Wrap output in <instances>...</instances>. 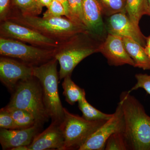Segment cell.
Instances as JSON below:
<instances>
[{
	"label": "cell",
	"instance_id": "cell-1",
	"mask_svg": "<svg viewBox=\"0 0 150 150\" xmlns=\"http://www.w3.org/2000/svg\"><path fill=\"white\" fill-rule=\"evenodd\" d=\"M119 102L124 115L123 134L127 149L150 150V116L129 91L121 93Z\"/></svg>",
	"mask_w": 150,
	"mask_h": 150
},
{
	"label": "cell",
	"instance_id": "cell-2",
	"mask_svg": "<svg viewBox=\"0 0 150 150\" xmlns=\"http://www.w3.org/2000/svg\"><path fill=\"white\" fill-rule=\"evenodd\" d=\"M6 20L29 28L59 43L79 33H89L84 26L62 17L43 18L24 16L11 9Z\"/></svg>",
	"mask_w": 150,
	"mask_h": 150
},
{
	"label": "cell",
	"instance_id": "cell-3",
	"mask_svg": "<svg viewBox=\"0 0 150 150\" xmlns=\"http://www.w3.org/2000/svg\"><path fill=\"white\" fill-rule=\"evenodd\" d=\"M12 93L7 106L26 110L33 115L36 123L40 126L49 121L50 117L44 103L42 88L37 78L33 76L21 81Z\"/></svg>",
	"mask_w": 150,
	"mask_h": 150
},
{
	"label": "cell",
	"instance_id": "cell-4",
	"mask_svg": "<svg viewBox=\"0 0 150 150\" xmlns=\"http://www.w3.org/2000/svg\"><path fill=\"white\" fill-rule=\"evenodd\" d=\"M89 33L77 34L59 42L56 48L55 58L60 64V80L71 75L74 69L82 60L98 52V46L92 42Z\"/></svg>",
	"mask_w": 150,
	"mask_h": 150
},
{
	"label": "cell",
	"instance_id": "cell-5",
	"mask_svg": "<svg viewBox=\"0 0 150 150\" xmlns=\"http://www.w3.org/2000/svg\"><path fill=\"white\" fill-rule=\"evenodd\" d=\"M58 62L54 58L43 64L33 67V76L41 85L44 103L52 122L61 124L64 114L59 95Z\"/></svg>",
	"mask_w": 150,
	"mask_h": 150
},
{
	"label": "cell",
	"instance_id": "cell-6",
	"mask_svg": "<svg viewBox=\"0 0 150 150\" xmlns=\"http://www.w3.org/2000/svg\"><path fill=\"white\" fill-rule=\"evenodd\" d=\"M64 111V119L60 124L64 139L63 150H79L106 121H88L65 108Z\"/></svg>",
	"mask_w": 150,
	"mask_h": 150
},
{
	"label": "cell",
	"instance_id": "cell-7",
	"mask_svg": "<svg viewBox=\"0 0 150 150\" xmlns=\"http://www.w3.org/2000/svg\"><path fill=\"white\" fill-rule=\"evenodd\" d=\"M55 49L27 45L18 40L0 37V55L16 59L32 67H37L55 58Z\"/></svg>",
	"mask_w": 150,
	"mask_h": 150
},
{
	"label": "cell",
	"instance_id": "cell-8",
	"mask_svg": "<svg viewBox=\"0 0 150 150\" xmlns=\"http://www.w3.org/2000/svg\"><path fill=\"white\" fill-rule=\"evenodd\" d=\"M0 37L11 38L40 48L55 49L59 42L26 26L10 21H1Z\"/></svg>",
	"mask_w": 150,
	"mask_h": 150
},
{
	"label": "cell",
	"instance_id": "cell-9",
	"mask_svg": "<svg viewBox=\"0 0 150 150\" xmlns=\"http://www.w3.org/2000/svg\"><path fill=\"white\" fill-rule=\"evenodd\" d=\"M124 119L123 109L119 102L111 118L107 120L79 148V150H105L106 141L112 134L123 132Z\"/></svg>",
	"mask_w": 150,
	"mask_h": 150
},
{
	"label": "cell",
	"instance_id": "cell-10",
	"mask_svg": "<svg viewBox=\"0 0 150 150\" xmlns=\"http://www.w3.org/2000/svg\"><path fill=\"white\" fill-rule=\"evenodd\" d=\"M33 76V67L16 59L1 56L0 80L12 92L19 83Z\"/></svg>",
	"mask_w": 150,
	"mask_h": 150
},
{
	"label": "cell",
	"instance_id": "cell-11",
	"mask_svg": "<svg viewBox=\"0 0 150 150\" xmlns=\"http://www.w3.org/2000/svg\"><path fill=\"white\" fill-rule=\"evenodd\" d=\"M107 30L108 34L129 38L144 47L146 46V37L141 32L139 26L131 21L126 12L118 13L109 16Z\"/></svg>",
	"mask_w": 150,
	"mask_h": 150
},
{
	"label": "cell",
	"instance_id": "cell-12",
	"mask_svg": "<svg viewBox=\"0 0 150 150\" xmlns=\"http://www.w3.org/2000/svg\"><path fill=\"white\" fill-rule=\"evenodd\" d=\"M98 50L107 59L109 65L128 64L135 67L134 61L125 49L122 37L108 34L104 42L98 46Z\"/></svg>",
	"mask_w": 150,
	"mask_h": 150
},
{
	"label": "cell",
	"instance_id": "cell-13",
	"mask_svg": "<svg viewBox=\"0 0 150 150\" xmlns=\"http://www.w3.org/2000/svg\"><path fill=\"white\" fill-rule=\"evenodd\" d=\"M42 126L38 124L24 129H0V143L3 150H13L29 146Z\"/></svg>",
	"mask_w": 150,
	"mask_h": 150
},
{
	"label": "cell",
	"instance_id": "cell-14",
	"mask_svg": "<svg viewBox=\"0 0 150 150\" xmlns=\"http://www.w3.org/2000/svg\"><path fill=\"white\" fill-rule=\"evenodd\" d=\"M64 139L60 124L51 122V125L34 137L27 150H63Z\"/></svg>",
	"mask_w": 150,
	"mask_h": 150
},
{
	"label": "cell",
	"instance_id": "cell-15",
	"mask_svg": "<svg viewBox=\"0 0 150 150\" xmlns=\"http://www.w3.org/2000/svg\"><path fill=\"white\" fill-rule=\"evenodd\" d=\"M85 23L92 36H100L104 30L102 12L97 0H82Z\"/></svg>",
	"mask_w": 150,
	"mask_h": 150
},
{
	"label": "cell",
	"instance_id": "cell-16",
	"mask_svg": "<svg viewBox=\"0 0 150 150\" xmlns=\"http://www.w3.org/2000/svg\"><path fill=\"white\" fill-rule=\"evenodd\" d=\"M125 49L133 59L135 67L143 70H150V59L147 55L145 47L129 38H122Z\"/></svg>",
	"mask_w": 150,
	"mask_h": 150
},
{
	"label": "cell",
	"instance_id": "cell-17",
	"mask_svg": "<svg viewBox=\"0 0 150 150\" xmlns=\"http://www.w3.org/2000/svg\"><path fill=\"white\" fill-rule=\"evenodd\" d=\"M71 76L69 75L64 78L62 85L66 101L71 105H74L76 102L85 99L86 94L84 89L73 81Z\"/></svg>",
	"mask_w": 150,
	"mask_h": 150
},
{
	"label": "cell",
	"instance_id": "cell-18",
	"mask_svg": "<svg viewBox=\"0 0 150 150\" xmlns=\"http://www.w3.org/2000/svg\"><path fill=\"white\" fill-rule=\"evenodd\" d=\"M125 11L131 21L139 26L142 17L148 15L147 0H126Z\"/></svg>",
	"mask_w": 150,
	"mask_h": 150
},
{
	"label": "cell",
	"instance_id": "cell-19",
	"mask_svg": "<svg viewBox=\"0 0 150 150\" xmlns=\"http://www.w3.org/2000/svg\"><path fill=\"white\" fill-rule=\"evenodd\" d=\"M4 108L11 115L19 129H26L37 124L33 115L26 110L7 106Z\"/></svg>",
	"mask_w": 150,
	"mask_h": 150
},
{
	"label": "cell",
	"instance_id": "cell-20",
	"mask_svg": "<svg viewBox=\"0 0 150 150\" xmlns=\"http://www.w3.org/2000/svg\"><path fill=\"white\" fill-rule=\"evenodd\" d=\"M12 6L11 9L24 16H38L43 8L38 5L36 0H11Z\"/></svg>",
	"mask_w": 150,
	"mask_h": 150
},
{
	"label": "cell",
	"instance_id": "cell-21",
	"mask_svg": "<svg viewBox=\"0 0 150 150\" xmlns=\"http://www.w3.org/2000/svg\"><path fill=\"white\" fill-rule=\"evenodd\" d=\"M78 107L82 113V117L88 121H107L112 116V114H107L98 110L90 104L86 98L78 102Z\"/></svg>",
	"mask_w": 150,
	"mask_h": 150
},
{
	"label": "cell",
	"instance_id": "cell-22",
	"mask_svg": "<svg viewBox=\"0 0 150 150\" xmlns=\"http://www.w3.org/2000/svg\"><path fill=\"white\" fill-rule=\"evenodd\" d=\"M103 14L110 16L120 12H126V0H97Z\"/></svg>",
	"mask_w": 150,
	"mask_h": 150
},
{
	"label": "cell",
	"instance_id": "cell-23",
	"mask_svg": "<svg viewBox=\"0 0 150 150\" xmlns=\"http://www.w3.org/2000/svg\"><path fill=\"white\" fill-rule=\"evenodd\" d=\"M105 150H128L123 132L112 134L106 141Z\"/></svg>",
	"mask_w": 150,
	"mask_h": 150
},
{
	"label": "cell",
	"instance_id": "cell-24",
	"mask_svg": "<svg viewBox=\"0 0 150 150\" xmlns=\"http://www.w3.org/2000/svg\"><path fill=\"white\" fill-rule=\"evenodd\" d=\"M68 1L72 13L76 22L78 24L86 27L84 17L82 0H68Z\"/></svg>",
	"mask_w": 150,
	"mask_h": 150
},
{
	"label": "cell",
	"instance_id": "cell-25",
	"mask_svg": "<svg viewBox=\"0 0 150 150\" xmlns=\"http://www.w3.org/2000/svg\"><path fill=\"white\" fill-rule=\"evenodd\" d=\"M47 10L43 14V18L61 17L66 16L65 10L61 3L56 0H53Z\"/></svg>",
	"mask_w": 150,
	"mask_h": 150
},
{
	"label": "cell",
	"instance_id": "cell-26",
	"mask_svg": "<svg viewBox=\"0 0 150 150\" xmlns=\"http://www.w3.org/2000/svg\"><path fill=\"white\" fill-rule=\"evenodd\" d=\"M0 127L6 129H19L11 115L5 108L0 110Z\"/></svg>",
	"mask_w": 150,
	"mask_h": 150
},
{
	"label": "cell",
	"instance_id": "cell-27",
	"mask_svg": "<svg viewBox=\"0 0 150 150\" xmlns=\"http://www.w3.org/2000/svg\"><path fill=\"white\" fill-rule=\"evenodd\" d=\"M137 83L129 91L130 92L139 88H143L150 95V75L147 74H137L135 75Z\"/></svg>",
	"mask_w": 150,
	"mask_h": 150
},
{
	"label": "cell",
	"instance_id": "cell-28",
	"mask_svg": "<svg viewBox=\"0 0 150 150\" xmlns=\"http://www.w3.org/2000/svg\"><path fill=\"white\" fill-rule=\"evenodd\" d=\"M11 0H0V21L6 20L11 8Z\"/></svg>",
	"mask_w": 150,
	"mask_h": 150
},
{
	"label": "cell",
	"instance_id": "cell-29",
	"mask_svg": "<svg viewBox=\"0 0 150 150\" xmlns=\"http://www.w3.org/2000/svg\"><path fill=\"white\" fill-rule=\"evenodd\" d=\"M56 1H58L59 3H61L62 5L64 7V9L65 10V13H66V16H65L67 18L71 20L72 21L78 23L75 20L74 18L72 13L68 0H56Z\"/></svg>",
	"mask_w": 150,
	"mask_h": 150
},
{
	"label": "cell",
	"instance_id": "cell-30",
	"mask_svg": "<svg viewBox=\"0 0 150 150\" xmlns=\"http://www.w3.org/2000/svg\"><path fill=\"white\" fill-rule=\"evenodd\" d=\"M52 1L53 0H36L38 5L42 8L43 7L48 8L52 2Z\"/></svg>",
	"mask_w": 150,
	"mask_h": 150
},
{
	"label": "cell",
	"instance_id": "cell-31",
	"mask_svg": "<svg viewBox=\"0 0 150 150\" xmlns=\"http://www.w3.org/2000/svg\"><path fill=\"white\" fill-rule=\"evenodd\" d=\"M145 50L146 53L147 55L149 56L150 59V47H148L147 46H145Z\"/></svg>",
	"mask_w": 150,
	"mask_h": 150
},
{
	"label": "cell",
	"instance_id": "cell-32",
	"mask_svg": "<svg viewBox=\"0 0 150 150\" xmlns=\"http://www.w3.org/2000/svg\"><path fill=\"white\" fill-rule=\"evenodd\" d=\"M146 46L148 47H150V35L147 37H146Z\"/></svg>",
	"mask_w": 150,
	"mask_h": 150
},
{
	"label": "cell",
	"instance_id": "cell-33",
	"mask_svg": "<svg viewBox=\"0 0 150 150\" xmlns=\"http://www.w3.org/2000/svg\"><path fill=\"white\" fill-rule=\"evenodd\" d=\"M147 2L148 15L150 16V0H147Z\"/></svg>",
	"mask_w": 150,
	"mask_h": 150
}]
</instances>
